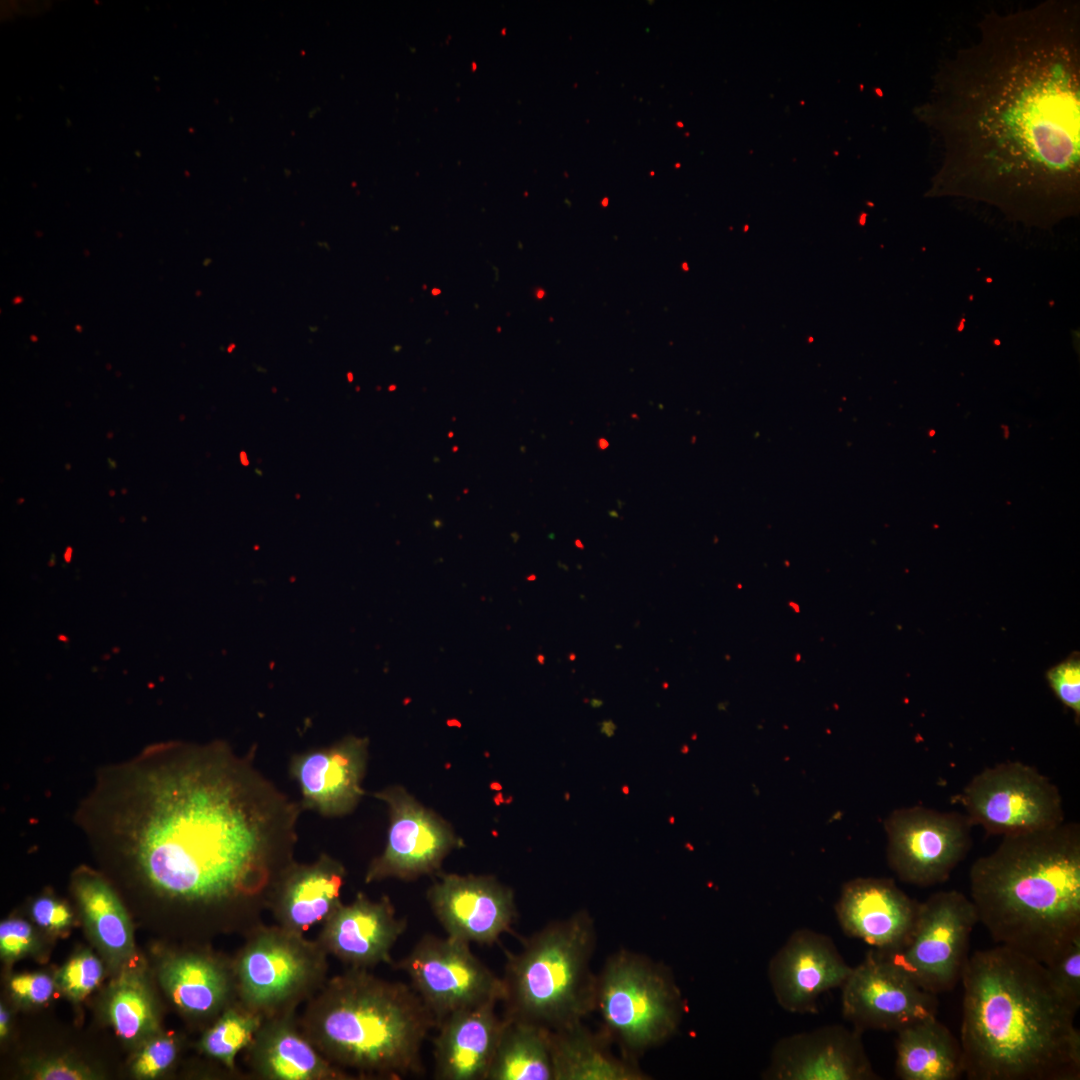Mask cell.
Here are the masks:
<instances>
[{"mask_svg": "<svg viewBox=\"0 0 1080 1080\" xmlns=\"http://www.w3.org/2000/svg\"><path fill=\"white\" fill-rule=\"evenodd\" d=\"M940 154L927 195L973 200L1047 228L1080 199V6L991 12L916 108Z\"/></svg>", "mask_w": 1080, "mask_h": 1080, "instance_id": "cell-1", "label": "cell"}, {"mask_svg": "<svg viewBox=\"0 0 1080 1080\" xmlns=\"http://www.w3.org/2000/svg\"><path fill=\"white\" fill-rule=\"evenodd\" d=\"M301 810L252 755L168 742L99 770L75 818L92 842L125 852L158 894L219 910L245 935L295 861Z\"/></svg>", "mask_w": 1080, "mask_h": 1080, "instance_id": "cell-2", "label": "cell"}, {"mask_svg": "<svg viewBox=\"0 0 1080 1080\" xmlns=\"http://www.w3.org/2000/svg\"><path fill=\"white\" fill-rule=\"evenodd\" d=\"M960 1044L970 1080H1078L1080 1032L1046 967L1004 945L968 957Z\"/></svg>", "mask_w": 1080, "mask_h": 1080, "instance_id": "cell-3", "label": "cell"}, {"mask_svg": "<svg viewBox=\"0 0 1080 1080\" xmlns=\"http://www.w3.org/2000/svg\"><path fill=\"white\" fill-rule=\"evenodd\" d=\"M978 922L999 945L1042 964L1080 935V827L1003 836L970 869Z\"/></svg>", "mask_w": 1080, "mask_h": 1080, "instance_id": "cell-4", "label": "cell"}, {"mask_svg": "<svg viewBox=\"0 0 1080 1080\" xmlns=\"http://www.w3.org/2000/svg\"><path fill=\"white\" fill-rule=\"evenodd\" d=\"M300 1026L316 1049L356 1079H400L423 1070L436 1019L411 987L346 968L306 1003Z\"/></svg>", "mask_w": 1080, "mask_h": 1080, "instance_id": "cell-5", "label": "cell"}, {"mask_svg": "<svg viewBox=\"0 0 1080 1080\" xmlns=\"http://www.w3.org/2000/svg\"><path fill=\"white\" fill-rule=\"evenodd\" d=\"M595 945L593 918L580 910L532 934L519 952H507L504 1018L558 1030L593 1013Z\"/></svg>", "mask_w": 1080, "mask_h": 1080, "instance_id": "cell-6", "label": "cell"}, {"mask_svg": "<svg viewBox=\"0 0 1080 1080\" xmlns=\"http://www.w3.org/2000/svg\"><path fill=\"white\" fill-rule=\"evenodd\" d=\"M594 1012L621 1055L636 1061L679 1029L684 1000L671 970L647 956L619 950L596 975Z\"/></svg>", "mask_w": 1080, "mask_h": 1080, "instance_id": "cell-7", "label": "cell"}, {"mask_svg": "<svg viewBox=\"0 0 1080 1080\" xmlns=\"http://www.w3.org/2000/svg\"><path fill=\"white\" fill-rule=\"evenodd\" d=\"M238 1000L264 1019L295 1013L328 979V954L315 939L261 923L233 958Z\"/></svg>", "mask_w": 1080, "mask_h": 1080, "instance_id": "cell-8", "label": "cell"}, {"mask_svg": "<svg viewBox=\"0 0 1080 1080\" xmlns=\"http://www.w3.org/2000/svg\"><path fill=\"white\" fill-rule=\"evenodd\" d=\"M973 825L987 834L1010 836L1064 822L1059 789L1036 768L1019 761L987 767L958 796Z\"/></svg>", "mask_w": 1080, "mask_h": 1080, "instance_id": "cell-9", "label": "cell"}, {"mask_svg": "<svg viewBox=\"0 0 1080 1080\" xmlns=\"http://www.w3.org/2000/svg\"><path fill=\"white\" fill-rule=\"evenodd\" d=\"M977 922L971 899L956 890L939 891L919 904L914 926L899 948L876 952L923 990L938 995L961 980Z\"/></svg>", "mask_w": 1080, "mask_h": 1080, "instance_id": "cell-10", "label": "cell"}, {"mask_svg": "<svg viewBox=\"0 0 1080 1080\" xmlns=\"http://www.w3.org/2000/svg\"><path fill=\"white\" fill-rule=\"evenodd\" d=\"M394 965L408 976L437 1023L453 1012L504 997L502 978L473 954L469 943L449 936L424 935Z\"/></svg>", "mask_w": 1080, "mask_h": 1080, "instance_id": "cell-11", "label": "cell"}, {"mask_svg": "<svg viewBox=\"0 0 1080 1080\" xmlns=\"http://www.w3.org/2000/svg\"><path fill=\"white\" fill-rule=\"evenodd\" d=\"M971 828L959 812L920 805L896 809L884 821L888 864L903 882L942 883L969 852Z\"/></svg>", "mask_w": 1080, "mask_h": 1080, "instance_id": "cell-12", "label": "cell"}, {"mask_svg": "<svg viewBox=\"0 0 1080 1080\" xmlns=\"http://www.w3.org/2000/svg\"><path fill=\"white\" fill-rule=\"evenodd\" d=\"M373 795L387 805L390 823L385 848L370 862L366 883L432 874L461 843L445 820L403 787L390 786Z\"/></svg>", "mask_w": 1080, "mask_h": 1080, "instance_id": "cell-13", "label": "cell"}, {"mask_svg": "<svg viewBox=\"0 0 1080 1080\" xmlns=\"http://www.w3.org/2000/svg\"><path fill=\"white\" fill-rule=\"evenodd\" d=\"M843 1017L855 1029L898 1031L935 1018L937 995L919 987L898 967L870 950L842 985Z\"/></svg>", "mask_w": 1080, "mask_h": 1080, "instance_id": "cell-14", "label": "cell"}, {"mask_svg": "<svg viewBox=\"0 0 1080 1080\" xmlns=\"http://www.w3.org/2000/svg\"><path fill=\"white\" fill-rule=\"evenodd\" d=\"M427 900L447 936L469 944L495 943L517 918L513 891L489 875H440Z\"/></svg>", "mask_w": 1080, "mask_h": 1080, "instance_id": "cell-15", "label": "cell"}, {"mask_svg": "<svg viewBox=\"0 0 1080 1080\" xmlns=\"http://www.w3.org/2000/svg\"><path fill=\"white\" fill-rule=\"evenodd\" d=\"M861 1031L820 1027L780 1039L762 1074L768 1080H876Z\"/></svg>", "mask_w": 1080, "mask_h": 1080, "instance_id": "cell-16", "label": "cell"}, {"mask_svg": "<svg viewBox=\"0 0 1080 1080\" xmlns=\"http://www.w3.org/2000/svg\"><path fill=\"white\" fill-rule=\"evenodd\" d=\"M852 967L827 935L794 931L769 962V982L777 1003L790 1013L810 1012L819 997L843 985Z\"/></svg>", "mask_w": 1080, "mask_h": 1080, "instance_id": "cell-17", "label": "cell"}, {"mask_svg": "<svg viewBox=\"0 0 1080 1080\" xmlns=\"http://www.w3.org/2000/svg\"><path fill=\"white\" fill-rule=\"evenodd\" d=\"M367 759L368 740L355 736L295 754L289 770L301 792V808L326 817L352 812L364 795Z\"/></svg>", "mask_w": 1080, "mask_h": 1080, "instance_id": "cell-18", "label": "cell"}, {"mask_svg": "<svg viewBox=\"0 0 1080 1080\" xmlns=\"http://www.w3.org/2000/svg\"><path fill=\"white\" fill-rule=\"evenodd\" d=\"M406 926L388 897L372 900L358 893L322 923L316 940L347 968L370 969L393 963L391 951Z\"/></svg>", "mask_w": 1080, "mask_h": 1080, "instance_id": "cell-19", "label": "cell"}, {"mask_svg": "<svg viewBox=\"0 0 1080 1080\" xmlns=\"http://www.w3.org/2000/svg\"><path fill=\"white\" fill-rule=\"evenodd\" d=\"M919 904L892 879L860 877L843 886L835 911L845 934L872 950L890 952L908 938Z\"/></svg>", "mask_w": 1080, "mask_h": 1080, "instance_id": "cell-20", "label": "cell"}, {"mask_svg": "<svg viewBox=\"0 0 1080 1080\" xmlns=\"http://www.w3.org/2000/svg\"><path fill=\"white\" fill-rule=\"evenodd\" d=\"M243 1054L248 1075L254 1079H356L316 1049L304 1034L296 1012L264 1019Z\"/></svg>", "mask_w": 1080, "mask_h": 1080, "instance_id": "cell-21", "label": "cell"}, {"mask_svg": "<svg viewBox=\"0 0 1080 1080\" xmlns=\"http://www.w3.org/2000/svg\"><path fill=\"white\" fill-rule=\"evenodd\" d=\"M346 870L328 854L311 863H291L271 891L268 909L276 924L304 934L322 924L342 904Z\"/></svg>", "mask_w": 1080, "mask_h": 1080, "instance_id": "cell-22", "label": "cell"}, {"mask_svg": "<svg viewBox=\"0 0 1080 1080\" xmlns=\"http://www.w3.org/2000/svg\"><path fill=\"white\" fill-rule=\"evenodd\" d=\"M488 1003L453 1012L437 1023L435 1078L486 1080L504 1025Z\"/></svg>", "mask_w": 1080, "mask_h": 1080, "instance_id": "cell-23", "label": "cell"}, {"mask_svg": "<svg viewBox=\"0 0 1080 1080\" xmlns=\"http://www.w3.org/2000/svg\"><path fill=\"white\" fill-rule=\"evenodd\" d=\"M160 981L178 1011L192 1020L214 1021L238 1001L233 959L203 952L175 954L163 963Z\"/></svg>", "mask_w": 1080, "mask_h": 1080, "instance_id": "cell-24", "label": "cell"}, {"mask_svg": "<svg viewBox=\"0 0 1080 1080\" xmlns=\"http://www.w3.org/2000/svg\"><path fill=\"white\" fill-rule=\"evenodd\" d=\"M611 1040L582 1021L550 1030L553 1080H647L636 1061L616 1057Z\"/></svg>", "mask_w": 1080, "mask_h": 1080, "instance_id": "cell-25", "label": "cell"}, {"mask_svg": "<svg viewBox=\"0 0 1080 1080\" xmlns=\"http://www.w3.org/2000/svg\"><path fill=\"white\" fill-rule=\"evenodd\" d=\"M896 1076L902 1080H957L964 1074L960 1041L937 1018L897 1031Z\"/></svg>", "mask_w": 1080, "mask_h": 1080, "instance_id": "cell-26", "label": "cell"}, {"mask_svg": "<svg viewBox=\"0 0 1080 1080\" xmlns=\"http://www.w3.org/2000/svg\"><path fill=\"white\" fill-rule=\"evenodd\" d=\"M73 891L93 941L113 963L134 950L128 915L114 889L99 874L81 869L73 878Z\"/></svg>", "mask_w": 1080, "mask_h": 1080, "instance_id": "cell-27", "label": "cell"}, {"mask_svg": "<svg viewBox=\"0 0 1080 1080\" xmlns=\"http://www.w3.org/2000/svg\"><path fill=\"white\" fill-rule=\"evenodd\" d=\"M486 1080H553L550 1030L504 1018Z\"/></svg>", "mask_w": 1080, "mask_h": 1080, "instance_id": "cell-28", "label": "cell"}, {"mask_svg": "<svg viewBox=\"0 0 1080 1080\" xmlns=\"http://www.w3.org/2000/svg\"><path fill=\"white\" fill-rule=\"evenodd\" d=\"M107 1014L116 1034L129 1043H142L158 1032L159 1019L143 979L123 973L110 991Z\"/></svg>", "mask_w": 1080, "mask_h": 1080, "instance_id": "cell-29", "label": "cell"}, {"mask_svg": "<svg viewBox=\"0 0 1080 1080\" xmlns=\"http://www.w3.org/2000/svg\"><path fill=\"white\" fill-rule=\"evenodd\" d=\"M263 1018L239 1000L224 1010L205 1030L198 1047L206 1056L236 1072L235 1060L253 1040Z\"/></svg>", "mask_w": 1080, "mask_h": 1080, "instance_id": "cell-30", "label": "cell"}, {"mask_svg": "<svg viewBox=\"0 0 1080 1080\" xmlns=\"http://www.w3.org/2000/svg\"><path fill=\"white\" fill-rule=\"evenodd\" d=\"M1057 993L1075 1013L1080 1007V935L1045 964Z\"/></svg>", "mask_w": 1080, "mask_h": 1080, "instance_id": "cell-31", "label": "cell"}, {"mask_svg": "<svg viewBox=\"0 0 1080 1080\" xmlns=\"http://www.w3.org/2000/svg\"><path fill=\"white\" fill-rule=\"evenodd\" d=\"M103 966L88 951L81 952L66 962L56 976V985L74 1001L87 996L101 981Z\"/></svg>", "mask_w": 1080, "mask_h": 1080, "instance_id": "cell-32", "label": "cell"}, {"mask_svg": "<svg viewBox=\"0 0 1080 1080\" xmlns=\"http://www.w3.org/2000/svg\"><path fill=\"white\" fill-rule=\"evenodd\" d=\"M179 1042L172 1035H157L146 1040L132 1063L133 1074L140 1079H152L163 1074L175 1062Z\"/></svg>", "mask_w": 1080, "mask_h": 1080, "instance_id": "cell-33", "label": "cell"}, {"mask_svg": "<svg viewBox=\"0 0 1080 1080\" xmlns=\"http://www.w3.org/2000/svg\"><path fill=\"white\" fill-rule=\"evenodd\" d=\"M1047 681L1061 703L1080 715V659L1078 653L1051 667L1046 673Z\"/></svg>", "mask_w": 1080, "mask_h": 1080, "instance_id": "cell-34", "label": "cell"}, {"mask_svg": "<svg viewBox=\"0 0 1080 1080\" xmlns=\"http://www.w3.org/2000/svg\"><path fill=\"white\" fill-rule=\"evenodd\" d=\"M36 946V937L29 923L21 919H8L0 924V953L4 959L14 960L30 953Z\"/></svg>", "mask_w": 1080, "mask_h": 1080, "instance_id": "cell-35", "label": "cell"}, {"mask_svg": "<svg viewBox=\"0 0 1080 1080\" xmlns=\"http://www.w3.org/2000/svg\"><path fill=\"white\" fill-rule=\"evenodd\" d=\"M56 981L44 973H27L11 978L9 988L19 1002L27 1005H41L52 996Z\"/></svg>", "mask_w": 1080, "mask_h": 1080, "instance_id": "cell-36", "label": "cell"}, {"mask_svg": "<svg viewBox=\"0 0 1080 1080\" xmlns=\"http://www.w3.org/2000/svg\"><path fill=\"white\" fill-rule=\"evenodd\" d=\"M33 920L49 932H61L72 923V912L62 901L47 895L34 900L31 906Z\"/></svg>", "mask_w": 1080, "mask_h": 1080, "instance_id": "cell-37", "label": "cell"}, {"mask_svg": "<svg viewBox=\"0 0 1080 1080\" xmlns=\"http://www.w3.org/2000/svg\"><path fill=\"white\" fill-rule=\"evenodd\" d=\"M33 1079L41 1080H89L98 1075L89 1067L66 1058H52L35 1064L30 1072Z\"/></svg>", "mask_w": 1080, "mask_h": 1080, "instance_id": "cell-38", "label": "cell"}, {"mask_svg": "<svg viewBox=\"0 0 1080 1080\" xmlns=\"http://www.w3.org/2000/svg\"><path fill=\"white\" fill-rule=\"evenodd\" d=\"M9 1030V1013L7 1009L1 1004L0 1006V1036L5 1038Z\"/></svg>", "mask_w": 1080, "mask_h": 1080, "instance_id": "cell-39", "label": "cell"}, {"mask_svg": "<svg viewBox=\"0 0 1080 1080\" xmlns=\"http://www.w3.org/2000/svg\"><path fill=\"white\" fill-rule=\"evenodd\" d=\"M616 725L612 720H605L600 723V732L607 737H612L615 734Z\"/></svg>", "mask_w": 1080, "mask_h": 1080, "instance_id": "cell-40", "label": "cell"}, {"mask_svg": "<svg viewBox=\"0 0 1080 1080\" xmlns=\"http://www.w3.org/2000/svg\"><path fill=\"white\" fill-rule=\"evenodd\" d=\"M602 705H603V701H602V700H600V699H597V698H592V699L590 700V706H591L592 708H599V707H601Z\"/></svg>", "mask_w": 1080, "mask_h": 1080, "instance_id": "cell-41", "label": "cell"}, {"mask_svg": "<svg viewBox=\"0 0 1080 1080\" xmlns=\"http://www.w3.org/2000/svg\"><path fill=\"white\" fill-rule=\"evenodd\" d=\"M608 446H609V442L606 439L601 438V439L598 440V447L600 449H606Z\"/></svg>", "mask_w": 1080, "mask_h": 1080, "instance_id": "cell-42", "label": "cell"}, {"mask_svg": "<svg viewBox=\"0 0 1080 1080\" xmlns=\"http://www.w3.org/2000/svg\"><path fill=\"white\" fill-rule=\"evenodd\" d=\"M575 545H576V546H577L578 548H580V549H584V545H583V544H582V542H581L580 540H578V539H577V540L575 541Z\"/></svg>", "mask_w": 1080, "mask_h": 1080, "instance_id": "cell-43", "label": "cell"}, {"mask_svg": "<svg viewBox=\"0 0 1080 1080\" xmlns=\"http://www.w3.org/2000/svg\"><path fill=\"white\" fill-rule=\"evenodd\" d=\"M21 300H22V297H20V296H19V297H17V298H15V299H13V303H14V304L20 303V302H21Z\"/></svg>", "mask_w": 1080, "mask_h": 1080, "instance_id": "cell-44", "label": "cell"}, {"mask_svg": "<svg viewBox=\"0 0 1080 1080\" xmlns=\"http://www.w3.org/2000/svg\"><path fill=\"white\" fill-rule=\"evenodd\" d=\"M569 659H570L571 661L575 660V659H576V654H574V653H571V654L569 655Z\"/></svg>", "mask_w": 1080, "mask_h": 1080, "instance_id": "cell-45", "label": "cell"}, {"mask_svg": "<svg viewBox=\"0 0 1080 1080\" xmlns=\"http://www.w3.org/2000/svg\"><path fill=\"white\" fill-rule=\"evenodd\" d=\"M121 492H122L123 494H125V493H126V489H122V490H121Z\"/></svg>", "mask_w": 1080, "mask_h": 1080, "instance_id": "cell-46", "label": "cell"}, {"mask_svg": "<svg viewBox=\"0 0 1080 1080\" xmlns=\"http://www.w3.org/2000/svg\"><path fill=\"white\" fill-rule=\"evenodd\" d=\"M114 491H110V496H114Z\"/></svg>", "mask_w": 1080, "mask_h": 1080, "instance_id": "cell-47", "label": "cell"}, {"mask_svg": "<svg viewBox=\"0 0 1080 1080\" xmlns=\"http://www.w3.org/2000/svg\"><path fill=\"white\" fill-rule=\"evenodd\" d=\"M31 338H32L33 340H37V338H35L34 336H32Z\"/></svg>", "mask_w": 1080, "mask_h": 1080, "instance_id": "cell-48", "label": "cell"}]
</instances>
